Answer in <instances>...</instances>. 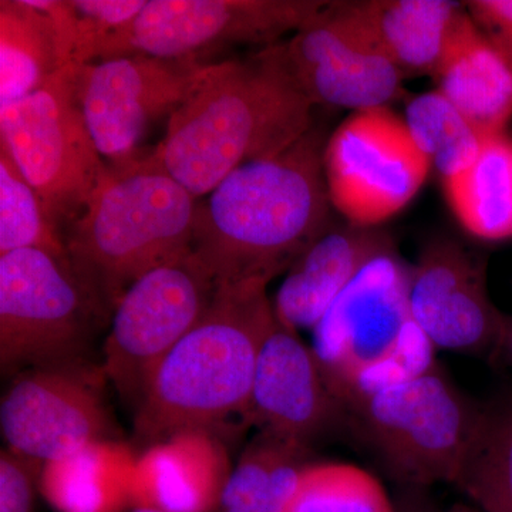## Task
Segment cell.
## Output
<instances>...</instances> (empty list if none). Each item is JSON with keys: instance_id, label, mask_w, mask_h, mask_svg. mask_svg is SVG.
I'll return each mask as SVG.
<instances>
[{"instance_id": "obj_1", "label": "cell", "mask_w": 512, "mask_h": 512, "mask_svg": "<svg viewBox=\"0 0 512 512\" xmlns=\"http://www.w3.org/2000/svg\"><path fill=\"white\" fill-rule=\"evenodd\" d=\"M313 124V104L276 43L247 59L205 63L154 153L200 200L242 165L284 153Z\"/></svg>"}, {"instance_id": "obj_2", "label": "cell", "mask_w": 512, "mask_h": 512, "mask_svg": "<svg viewBox=\"0 0 512 512\" xmlns=\"http://www.w3.org/2000/svg\"><path fill=\"white\" fill-rule=\"evenodd\" d=\"M328 137L313 124L284 153L242 165L198 201L192 251L218 284L269 285L335 224L323 170Z\"/></svg>"}, {"instance_id": "obj_3", "label": "cell", "mask_w": 512, "mask_h": 512, "mask_svg": "<svg viewBox=\"0 0 512 512\" xmlns=\"http://www.w3.org/2000/svg\"><path fill=\"white\" fill-rule=\"evenodd\" d=\"M275 323L268 284H218L200 322L148 380L134 409L137 439L150 446L184 430L217 433L232 417L247 421L259 355Z\"/></svg>"}, {"instance_id": "obj_4", "label": "cell", "mask_w": 512, "mask_h": 512, "mask_svg": "<svg viewBox=\"0 0 512 512\" xmlns=\"http://www.w3.org/2000/svg\"><path fill=\"white\" fill-rule=\"evenodd\" d=\"M198 198L156 156L110 165L86 212L64 235L74 275L101 315L134 282L192 249Z\"/></svg>"}, {"instance_id": "obj_5", "label": "cell", "mask_w": 512, "mask_h": 512, "mask_svg": "<svg viewBox=\"0 0 512 512\" xmlns=\"http://www.w3.org/2000/svg\"><path fill=\"white\" fill-rule=\"evenodd\" d=\"M410 269L396 251L377 256L312 330L322 375L348 412L434 366V346L410 312Z\"/></svg>"}, {"instance_id": "obj_6", "label": "cell", "mask_w": 512, "mask_h": 512, "mask_svg": "<svg viewBox=\"0 0 512 512\" xmlns=\"http://www.w3.org/2000/svg\"><path fill=\"white\" fill-rule=\"evenodd\" d=\"M0 148L64 237L86 212L109 168L84 119L79 64L64 67L25 99L0 107Z\"/></svg>"}, {"instance_id": "obj_7", "label": "cell", "mask_w": 512, "mask_h": 512, "mask_svg": "<svg viewBox=\"0 0 512 512\" xmlns=\"http://www.w3.org/2000/svg\"><path fill=\"white\" fill-rule=\"evenodd\" d=\"M352 413L397 480L431 485L456 484L481 410L434 365L372 394Z\"/></svg>"}, {"instance_id": "obj_8", "label": "cell", "mask_w": 512, "mask_h": 512, "mask_svg": "<svg viewBox=\"0 0 512 512\" xmlns=\"http://www.w3.org/2000/svg\"><path fill=\"white\" fill-rule=\"evenodd\" d=\"M325 0H150L126 28L101 40L92 62L143 55L194 60L235 46H274Z\"/></svg>"}, {"instance_id": "obj_9", "label": "cell", "mask_w": 512, "mask_h": 512, "mask_svg": "<svg viewBox=\"0 0 512 512\" xmlns=\"http://www.w3.org/2000/svg\"><path fill=\"white\" fill-rule=\"evenodd\" d=\"M101 312L55 256L37 249L0 255V369L16 376L35 367L83 359Z\"/></svg>"}, {"instance_id": "obj_10", "label": "cell", "mask_w": 512, "mask_h": 512, "mask_svg": "<svg viewBox=\"0 0 512 512\" xmlns=\"http://www.w3.org/2000/svg\"><path fill=\"white\" fill-rule=\"evenodd\" d=\"M218 282L192 249L138 278L121 296L100 366L136 409L154 370L210 308Z\"/></svg>"}, {"instance_id": "obj_11", "label": "cell", "mask_w": 512, "mask_h": 512, "mask_svg": "<svg viewBox=\"0 0 512 512\" xmlns=\"http://www.w3.org/2000/svg\"><path fill=\"white\" fill-rule=\"evenodd\" d=\"M323 170L333 210L349 224L377 228L417 197L431 165L403 117L376 107L355 111L330 134Z\"/></svg>"}, {"instance_id": "obj_12", "label": "cell", "mask_w": 512, "mask_h": 512, "mask_svg": "<svg viewBox=\"0 0 512 512\" xmlns=\"http://www.w3.org/2000/svg\"><path fill=\"white\" fill-rule=\"evenodd\" d=\"M282 55L313 107L355 111L390 107L404 94L392 62L357 2H328L289 39Z\"/></svg>"}, {"instance_id": "obj_13", "label": "cell", "mask_w": 512, "mask_h": 512, "mask_svg": "<svg viewBox=\"0 0 512 512\" xmlns=\"http://www.w3.org/2000/svg\"><path fill=\"white\" fill-rule=\"evenodd\" d=\"M106 383L101 366L86 360L19 373L0 403L6 448L45 464L113 439Z\"/></svg>"}, {"instance_id": "obj_14", "label": "cell", "mask_w": 512, "mask_h": 512, "mask_svg": "<svg viewBox=\"0 0 512 512\" xmlns=\"http://www.w3.org/2000/svg\"><path fill=\"white\" fill-rule=\"evenodd\" d=\"M204 64L143 55L79 64L84 119L107 164L143 156L148 128L161 117L170 119Z\"/></svg>"}, {"instance_id": "obj_15", "label": "cell", "mask_w": 512, "mask_h": 512, "mask_svg": "<svg viewBox=\"0 0 512 512\" xmlns=\"http://www.w3.org/2000/svg\"><path fill=\"white\" fill-rule=\"evenodd\" d=\"M410 312L434 349L491 356L505 313L494 305L483 259L453 238L431 239L410 269Z\"/></svg>"}, {"instance_id": "obj_16", "label": "cell", "mask_w": 512, "mask_h": 512, "mask_svg": "<svg viewBox=\"0 0 512 512\" xmlns=\"http://www.w3.org/2000/svg\"><path fill=\"white\" fill-rule=\"evenodd\" d=\"M346 413L329 389L311 346L276 320L259 355L245 423L311 447Z\"/></svg>"}, {"instance_id": "obj_17", "label": "cell", "mask_w": 512, "mask_h": 512, "mask_svg": "<svg viewBox=\"0 0 512 512\" xmlns=\"http://www.w3.org/2000/svg\"><path fill=\"white\" fill-rule=\"evenodd\" d=\"M396 251L383 229L333 224L302 252L276 292V320L299 333L315 328L326 311L377 256Z\"/></svg>"}, {"instance_id": "obj_18", "label": "cell", "mask_w": 512, "mask_h": 512, "mask_svg": "<svg viewBox=\"0 0 512 512\" xmlns=\"http://www.w3.org/2000/svg\"><path fill=\"white\" fill-rule=\"evenodd\" d=\"M232 467L220 434L210 430L175 433L138 454L134 507L217 512Z\"/></svg>"}, {"instance_id": "obj_19", "label": "cell", "mask_w": 512, "mask_h": 512, "mask_svg": "<svg viewBox=\"0 0 512 512\" xmlns=\"http://www.w3.org/2000/svg\"><path fill=\"white\" fill-rule=\"evenodd\" d=\"M76 43L69 0H0V107L37 92L72 64Z\"/></svg>"}, {"instance_id": "obj_20", "label": "cell", "mask_w": 512, "mask_h": 512, "mask_svg": "<svg viewBox=\"0 0 512 512\" xmlns=\"http://www.w3.org/2000/svg\"><path fill=\"white\" fill-rule=\"evenodd\" d=\"M431 79L436 84L434 90L483 136L508 131L512 120V72L467 9Z\"/></svg>"}, {"instance_id": "obj_21", "label": "cell", "mask_w": 512, "mask_h": 512, "mask_svg": "<svg viewBox=\"0 0 512 512\" xmlns=\"http://www.w3.org/2000/svg\"><path fill=\"white\" fill-rule=\"evenodd\" d=\"M138 454L116 439L43 464L40 494L56 512H128Z\"/></svg>"}, {"instance_id": "obj_22", "label": "cell", "mask_w": 512, "mask_h": 512, "mask_svg": "<svg viewBox=\"0 0 512 512\" xmlns=\"http://www.w3.org/2000/svg\"><path fill=\"white\" fill-rule=\"evenodd\" d=\"M359 8L404 77L433 76L466 3L450 0H362Z\"/></svg>"}, {"instance_id": "obj_23", "label": "cell", "mask_w": 512, "mask_h": 512, "mask_svg": "<svg viewBox=\"0 0 512 512\" xmlns=\"http://www.w3.org/2000/svg\"><path fill=\"white\" fill-rule=\"evenodd\" d=\"M451 214L468 234L483 241L512 239V136L484 138L468 170L441 183Z\"/></svg>"}, {"instance_id": "obj_24", "label": "cell", "mask_w": 512, "mask_h": 512, "mask_svg": "<svg viewBox=\"0 0 512 512\" xmlns=\"http://www.w3.org/2000/svg\"><path fill=\"white\" fill-rule=\"evenodd\" d=\"M311 447L258 431L232 467L217 512H288Z\"/></svg>"}, {"instance_id": "obj_25", "label": "cell", "mask_w": 512, "mask_h": 512, "mask_svg": "<svg viewBox=\"0 0 512 512\" xmlns=\"http://www.w3.org/2000/svg\"><path fill=\"white\" fill-rule=\"evenodd\" d=\"M456 484L484 512H512V397L481 410Z\"/></svg>"}, {"instance_id": "obj_26", "label": "cell", "mask_w": 512, "mask_h": 512, "mask_svg": "<svg viewBox=\"0 0 512 512\" xmlns=\"http://www.w3.org/2000/svg\"><path fill=\"white\" fill-rule=\"evenodd\" d=\"M403 119L441 183L463 174L480 156L485 136L437 90L407 101Z\"/></svg>"}, {"instance_id": "obj_27", "label": "cell", "mask_w": 512, "mask_h": 512, "mask_svg": "<svg viewBox=\"0 0 512 512\" xmlns=\"http://www.w3.org/2000/svg\"><path fill=\"white\" fill-rule=\"evenodd\" d=\"M20 249L46 252L72 268L62 232L15 161L0 148V255Z\"/></svg>"}, {"instance_id": "obj_28", "label": "cell", "mask_w": 512, "mask_h": 512, "mask_svg": "<svg viewBox=\"0 0 512 512\" xmlns=\"http://www.w3.org/2000/svg\"><path fill=\"white\" fill-rule=\"evenodd\" d=\"M288 512H396L376 477L350 464H311Z\"/></svg>"}, {"instance_id": "obj_29", "label": "cell", "mask_w": 512, "mask_h": 512, "mask_svg": "<svg viewBox=\"0 0 512 512\" xmlns=\"http://www.w3.org/2000/svg\"><path fill=\"white\" fill-rule=\"evenodd\" d=\"M77 18L73 63L89 64L101 40L126 28L146 8L147 0H69Z\"/></svg>"}, {"instance_id": "obj_30", "label": "cell", "mask_w": 512, "mask_h": 512, "mask_svg": "<svg viewBox=\"0 0 512 512\" xmlns=\"http://www.w3.org/2000/svg\"><path fill=\"white\" fill-rule=\"evenodd\" d=\"M43 464L13 451L0 453V512H36Z\"/></svg>"}, {"instance_id": "obj_31", "label": "cell", "mask_w": 512, "mask_h": 512, "mask_svg": "<svg viewBox=\"0 0 512 512\" xmlns=\"http://www.w3.org/2000/svg\"><path fill=\"white\" fill-rule=\"evenodd\" d=\"M468 15L512 72V0H470Z\"/></svg>"}, {"instance_id": "obj_32", "label": "cell", "mask_w": 512, "mask_h": 512, "mask_svg": "<svg viewBox=\"0 0 512 512\" xmlns=\"http://www.w3.org/2000/svg\"><path fill=\"white\" fill-rule=\"evenodd\" d=\"M491 360L500 365L512 367V316H505L503 332L500 340L490 356Z\"/></svg>"}, {"instance_id": "obj_33", "label": "cell", "mask_w": 512, "mask_h": 512, "mask_svg": "<svg viewBox=\"0 0 512 512\" xmlns=\"http://www.w3.org/2000/svg\"><path fill=\"white\" fill-rule=\"evenodd\" d=\"M128 512H165V511L156 510V508L134 507V508H131V510Z\"/></svg>"}, {"instance_id": "obj_34", "label": "cell", "mask_w": 512, "mask_h": 512, "mask_svg": "<svg viewBox=\"0 0 512 512\" xmlns=\"http://www.w3.org/2000/svg\"><path fill=\"white\" fill-rule=\"evenodd\" d=\"M451 512H476L473 510H470V508L463 507V505H457V507L453 508V511Z\"/></svg>"}]
</instances>
